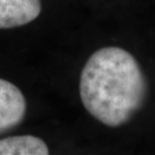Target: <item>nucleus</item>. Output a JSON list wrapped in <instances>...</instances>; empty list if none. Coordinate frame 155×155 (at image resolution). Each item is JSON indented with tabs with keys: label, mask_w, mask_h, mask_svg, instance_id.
Masks as SVG:
<instances>
[{
	"label": "nucleus",
	"mask_w": 155,
	"mask_h": 155,
	"mask_svg": "<svg viewBox=\"0 0 155 155\" xmlns=\"http://www.w3.org/2000/svg\"><path fill=\"white\" fill-rule=\"evenodd\" d=\"M27 101L16 85L0 78V133L8 131L23 121Z\"/></svg>",
	"instance_id": "2"
},
{
	"label": "nucleus",
	"mask_w": 155,
	"mask_h": 155,
	"mask_svg": "<svg viewBox=\"0 0 155 155\" xmlns=\"http://www.w3.org/2000/svg\"><path fill=\"white\" fill-rule=\"evenodd\" d=\"M41 12L40 0H0V29L22 27Z\"/></svg>",
	"instance_id": "3"
},
{
	"label": "nucleus",
	"mask_w": 155,
	"mask_h": 155,
	"mask_svg": "<svg viewBox=\"0 0 155 155\" xmlns=\"http://www.w3.org/2000/svg\"><path fill=\"white\" fill-rule=\"evenodd\" d=\"M44 140L35 136H14L0 140V155H47Z\"/></svg>",
	"instance_id": "4"
},
{
	"label": "nucleus",
	"mask_w": 155,
	"mask_h": 155,
	"mask_svg": "<svg viewBox=\"0 0 155 155\" xmlns=\"http://www.w3.org/2000/svg\"><path fill=\"white\" fill-rule=\"evenodd\" d=\"M146 90L139 63L120 47L94 52L81 74L79 94L84 107L107 127L125 124L143 106Z\"/></svg>",
	"instance_id": "1"
}]
</instances>
